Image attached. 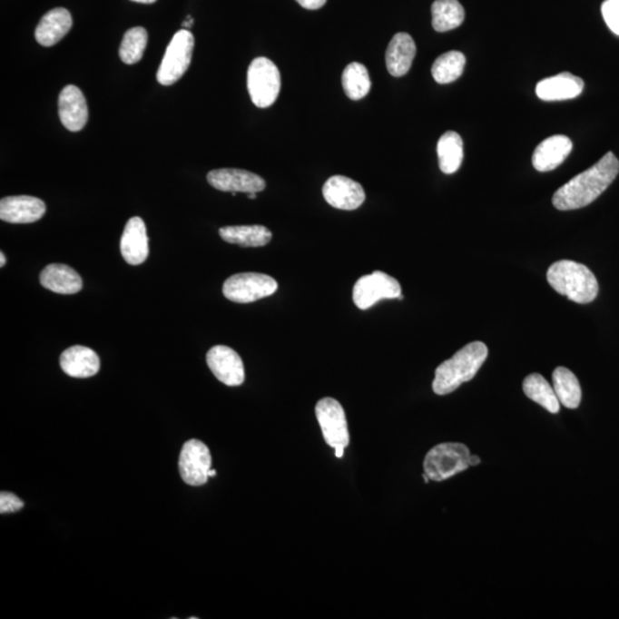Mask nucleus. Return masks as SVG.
I'll use <instances>...</instances> for the list:
<instances>
[{
	"label": "nucleus",
	"instance_id": "obj_8",
	"mask_svg": "<svg viewBox=\"0 0 619 619\" xmlns=\"http://www.w3.org/2000/svg\"><path fill=\"white\" fill-rule=\"evenodd\" d=\"M352 298L357 308L368 310L381 300H403L402 287L389 274L374 271L356 282Z\"/></svg>",
	"mask_w": 619,
	"mask_h": 619
},
{
	"label": "nucleus",
	"instance_id": "obj_30",
	"mask_svg": "<svg viewBox=\"0 0 619 619\" xmlns=\"http://www.w3.org/2000/svg\"><path fill=\"white\" fill-rule=\"evenodd\" d=\"M148 41L147 30L142 27L131 28L125 33L120 47V58L126 64L142 60Z\"/></svg>",
	"mask_w": 619,
	"mask_h": 619
},
{
	"label": "nucleus",
	"instance_id": "obj_33",
	"mask_svg": "<svg viewBox=\"0 0 619 619\" xmlns=\"http://www.w3.org/2000/svg\"><path fill=\"white\" fill-rule=\"evenodd\" d=\"M300 6L307 8V10H319L325 5L327 0H296Z\"/></svg>",
	"mask_w": 619,
	"mask_h": 619
},
{
	"label": "nucleus",
	"instance_id": "obj_4",
	"mask_svg": "<svg viewBox=\"0 0 619 619\" xmlns=\"http://www.w3.org/2000/svg\"><path fill=\"white\" fill-rule=\"evenodd\" d=\"M470 457L472 455L465 444L442 443L427 453L424 470L430 481H446L472 467Z\"/></svg>",
	"mask_w": 619,
	"mask_h": 619
},
{
	"label": "nucleus",
	"instance_id": "obj_25",
	"mask_svg": "<svg viewBox=\"0 0 619 619\" xmlns=\"http://www.w3.org/2000/svg\"><path fill=\"white\" fill-rule=\"evenodd\" d=\"M437 155L439 168L444 173L457 172L464 160V142L459 134L453 131L444 133L437 143Z\"/></svg>",
	"mask_w": 619,
	"mask_h": 619
},
{
	"label": "nucleus",
	"instance_id": "obj_17",
	"mask_svg": "<svg viewBox=\"0 0 619 619\" xmlns=\"http://www.w3.org/2000/svg\"><path fill=\"white\" fill-rule=\"evenodd\" d=\"M584 82L581 77L570 73L545 78L535 87V93L544 102H564L578 97L583 93Z\"/></svg>",
	"mask_w": 619,
	"mask_h": 619
},
{
	"label": "nucleus",
	"instance_id": "obj_19",
	"mask_svg": "<svg viewBox=\"0 0 619 619\" xmlns=\"http://www.w3.org/2000/svg\"><path fill=\"white\" fill-rule=\"evenodd\" d=\"M60 366L69 377L86 378L93 377L100 369V359L93 349L74 346L63 352Z\"/></svg>",
	"mask_w": 619,
	"mask_h": 619
},
{
	"label": "nucleus",
	"instance_id": "obj_28",
	"mask_svg": "<svg viewBox=\"0 0 619 619\" xmlns=\"http://www.w3.org/2000/svg\"><path fill=\"white\" fill-rule=\"evenodd\" d=\"M342 84L344 93L351 100L363 99L372 87L368 69L359 63L347 65L342 75Z\"/></svg>",
	"mask_w": 619,
	"mask_h": 619
},
{
	"label": "nucleus",
	"instance_id": "obj_12",
	"mask_svg": "<svg viewBox=\"0 0 619 619\" xmlns=\"http://www.w3.org/2000/svg\"><path fill=\"white\" fill-rule=\"evenodd\" d=\"M207 180L213 189L230 193H259L267 186L259 174L241 169L212 170Z\"/></svg>",
	"mask_w": 619,
	"mask_h": 619
},
{
	"label": "nucleus",
	"instance_id": "obj_39",
	"mask_svg": "<svg viewBox=\"0 0 619 619\" xmlns=\"http://www.w3.org/2000/svg\"><path fill=\"white\" fill-rule=\"evenodd\" d=\"M216 475H217V472L215 469L211 468V470H209V477H215Z\"/></svg>",
	"mask_w": 619,
	"mask_h": 619
},
{
	"label": "nucleus",
	"instance_id": "obj_36",
	"mask_svg": "<svg viewBox=\"0 0 619 619\" xmlns=\"http://www.w3.org/2000/svg\"><path fill=\"white\" fill-rule=\"evenodd\" d=\"M344 450H346L344 447L335 448V457H339V459H341L344 455Z\"/></svg>",
	"mask_w": 619,
	"mask_h": 619
},
{
	"label": "nucleus",
	"instance_id": "obj_16",
	"mask_svg": "<svg viewBox=\"0 0 619 619\" xmlns=\"http://www.w3.org/2000/svg\"><path fill=\"white\" fill-rule=\"evenodd\" d=\"M121 252L126 263L142 264L150 254L145 221L141 217L130 218L121 239Z\"/></svg>",
	"mask_w": 619,
	"mask_h": 619
},
{
	"label": "nucleus",
	"instance_id": "obj_22",
	"mask_svg": "<svg viewBox=\"0 0 619 619\" xmlns=\"http://www.w3.org/2000/svg\"><path fill=\"white\" fill-rule=\"evenodd\" d=\"M44 289L56 294H76L83 289V280L75 270L65 264H50L41 273Z\"/></svg>",
	"mask_w": 619,
	"mask_h": 619
},
{
	"label": "nucleus",
	"instance_id": "obj_40",
	"mask_svg": "<svg viewBox=\"0 0 619 619\" xmlns=\"http://www.w3.org/2000/svg\"><path fill=\"white\" fill-rule=\"evenodd\" d=\"M422 477H424L425 483H429L430 478L428 477V475H427L426 473H424V475H422Z\"/></svg>",
	"mask_w": 619,
	"mask_h": 619
},
{
	"label": "nucleus",
	"instance_id": "obj_20",
	"mask_svg": "<svg viewBox=\"0 0 619 619\" xmlns=\"http://www.w3.org/2000/svg\"><path fill=\"white\" fill-rule=\"evenodd\" d=\"M416 54L417 46L413 38L407 33L396 34L386 54L388 72L394 77L407 75Z\"/></svg>",
	"mask_w": 619,
	"mask_h": 619
},
{
	"label": "nucleus",
	"instance_id": "obj_37",
	"mask_svg": "<svg viewBox=\"0 0 619 619\" xmlns=\"http://www.w3.org/2000/svg\"><path fill=\"white\" fill-rule=\"evenodd\" d=\"M131 2L141 3V4H154L156 0H131Z\"/></svg>",
	"mask_w": 619,
	"mask_h": 619
},
{
	"label": "nucleus",
	"instance_id": "obj_31",
	"mask_svg": "<svg viewBox=\"0 0 619 619\" xmlns=\"http://www.w3.org/2000/svg\"><path fill=\"white\" fill-rule=\"evenodd\" d=\"M601 11L609 29L619 36V0H605Z\"/></svg>",
	"mask_w": 619,
	"mask_h": 619
},
{
	"label": "nucleus",
	"instance_id": "obj_32",
	"mask_svg": "<svg viewBox=\"0 0 619 619\" xmlns=\"http://www.w3.org/2000/svg\"><path fill=\"white\" fill-rule=\"evenodd\" d=\"M24 501L17 498L15 495L10 492H2L0 495V513H15L24 508Z\"/></svg>",
	"mask_w": 619,
	"mask_h": 619
},
{
	"label": "nucleus",
	"instance_id": "obj_29",
	"mask_svg": "<svg viewBox=\"0 0 619 619\" xmlns=\"http://www.w3.org/2000/svg\"><path fill=\"white\" fill-rule=\"evenodd\" d=\"M465 55L461 52L450 51L436 59L431 74L439 84H448L457 80L464 73Z\"/></svg>",
	"mask_w": 619,
	"mask_h": 619
},
{
	"label": "nucleus",
	"instance_id": "obj_14",
	"mask_svg": "<svg viewBox=\"0 0 619 619\" xmlns=\"http://www.w3.org/2000/svg\"><path fill=\"white\" fill-rule=\"evenodd\" d=\"M46 206L34 196H7L0 201V220L11 224H30L45 215Z\"/></svg>",
	"mask_w": 619,
	"mask_h": 619
},
{
	"label": "nucleus",
	"instance_id": "obj_11",
	"mask_svg": "<svg viewBox=\"0 0 619 619\" xmlns=\"http://www.w3.org/2000/svg\"><path fill=\"white\" fill-rule=\"evenodd\" d=\"M207 364L218 380L226 386L238 387L245 382V366L241 357L230 347H212L207 353Z\"/></svg>",
	"mask_w": 619,
	"mask_h": 619
},
{
	"label": "nucleus",
	"instance_id": "obj_10",
	"mask_svg": "<svg viewBox=\"0 0 619 619\" xmlns=\"http://www.w3.org/2000/svg\"><path fill=\"white\" fill-rule=\"evenodd\" d=\"M211 455L206 444L199 439L187 440L180 456L182 481L192 486H201L208 482L211 469Z\"/></svg>",
	"mask_w": 619,
	"mask_h": 619
},
{
	"label": "nucleus",
	"instance_id": "obj_6",
	"mask_svg": "<svg viewBox=\"0 0 619 619\" xmlns=\"http://www.w3.org/2000/svg\"><path fill=\"white\" fill-rule=\"evenodd\" d=\"M194 36L190 30L182 29L174 34L163 56L158 72L161 85H173L189 69L193 55Z\"/></svg>",
	"mask_w": 619,
	"mask_h": 619
},
{
	"label": "nucleus",
	"instance_id": "obj_5",
	"mask_svg": "<svg viewBox=\"0 0 619 619\" xmlns=\"http://www.w3.org/2000/svg\"><path fill=\"white\" fill-rule=\"evenodd\" d=\"M247 87L256 107L272 106L281 89V75L277 65L268 58L252 60L248 68Z\"/></svg>",
	"mask_w": 619,
	"mask_h": 619
},
{
	"label": "nucleus",
	"instance_id": "obj_3",
	"mask_svg": "<svg viewBox=\"0 0 619 619\" xmlns=\"http://www.w3.org/2000/svg\"><path fill=\"white\" fill-rule=\"evenodd\" d=\"M547 281L557 293L578 304L591 303L599 294L594 274L577 261H556L548 269Z\"/></svg>",
	"mask_w": 619,
	"mask_h": 619
},
{
	"label": "nucleus",
	"instance_id": "obj_9",
	"mask_svg": "<svg viewBox=\"0 0 619 619\" xmlns=\"http://www.w3.org/2000/svg\"><path fill=\"white\" fill-rule=\"evenodd\" d=\"M316 417L325 442L330 447L346 448L350 443L346 412L337 399L322 398L316 405Z\"/></svg>",
	"mask_w": 619,
	"mask_h": 619
},
{
	"label": "nucleus",
	"instance_id": "obj_34",
	"mask_svg": "<svg viewBox=\"0 0 619 619\" xmlns=\"http://www.w3.org/2000/svg\"><path fill=\"white\" fill-rule=\"evenodd\" d=\"M193 22L194 21H193V19H192L191 16H187L186 21L184 22V24H182V27H184L187 30H190L192 25H193Z\"/></svg>",
	"mask_w": 619,
	"mask_h": 619
},
{
	"label": "nucleus",
	"instance_id": "obj_2",
	"mask_svg": "<svg viewBox=\"0 0 619 619\" xmlns=\"http://www.w3.org/2000/svg\"><path fill=\"white\" fill-rule=\"evenodd\" d=\"M487 347L483 342H472L460 349L452 359L436 368L433 390L436 395L451 394L462 383L473 380L487 359Z\"/></svg>",
	"mask_w": 619,
	"mask_h": 619
},
{
	"label": "nucleus",
	"instance_id": "obj_38",
	"mask_svg": "<svg viewBox=\"0 0 619 619\" xmlns=\"http://www.w3.org/2000/svg\"><path fill=\"white\" fill-rule=\"evenodd\" d=\"M0 260H0V267L3 268L4 265H5V263H6V257H5V255H4V252H0Z\"/></svg>",
	"mask_w": 619,
	"mask_h": 619
},
{
	"label": "nucleus",
	"instance_id": "obj_18",
	"mask_svg": "<svg viewBox=\"0 0 619 619\" xmlns=\"http://www.w3.org/2000/svg\"><path fill=\"white\" fill-rule=\"evenodd\" d=\"M573 142L566 136L557 134L540 142L534 152L533 164L540 172H552L568 158Z\"/></svg>",
	"mask_w": 619,
	"mask_h": 619
},
{
	"label": "nucleus",
	"instance_id": "obj_1",
	"mask_svg": "<svg viewBox=\"0 0 619 619\" xmlns=\"http://www.w3.org/2000/svg\"><path fill=\"white\" fill-rule=\"evenodd\" d=\"M618 172L619 161L609 152L598 163L560 187L553 196V206L562 211L588 206L613 184Z\"/></svg>",
	"mask_w": 619,
	"mask_h": 619
},
{
	"label": "nucleus",
	"instance_id": "obj_7",
	"mask_svg": "<svg viewBox=\"0 0 619 619\" xmlns=\"http://www.w3.org/2000/svg\"><path fill=\"white\" fill-rule=\"evenodd\" d=\"M276 279L263 273L234 274L224 282L223 294L235 303H251L276 293Z\"/></svg>",
	"mask_w": 619,
	"mask_h": 619
},
{
	"label": "nucleus",
	"instance_id": "obj_27",
	"mask_svg": "<svg viewBox=\"0 0 619 619\" xmlns=\"http://www.w3.org/2000/svg\"><path fill=\"white\" fill-rule=\"evenodd\" d=\"M433 27L436 32L446 33L460 27L465 20V10L457 0H436L431 6Z\"/></svg>",
	"mask_w": 619,
	"mask_h": 619
},
{
	"label": "nucleus",
	"instance_id": "obj_35",
	"mask_svg": "<svg viewBox=\"0 0 619 619\" xmlns=\"http://www.w3.org/2000/svg\"><path fill=\"white\" fill-rule=\"evenodd\" d=\"M479 464H481V459H479V457L477 456L470 457V466H477Z\"/></svg>",
	"mask_w": 619,
	"mask_h": 619
},
{
	"label": "nucleus",
	"instance_id": "obj_21",
	"mask_svg": "<svg viewBox=\"0 0 619 619\" xmlns=\"http://www.w3.org/2000/svg\"><path fill=\"white\" fill-rule=\"evenodd\" d=\"M73 27V17L65 8L47 12L39 22L34 37L41 45L50 47L58 44Z\"/></svg>",
	"mask_w": 619,
	"mask_h": 619
},
{
	"label": "nucleus",
	"instance_id": "obj_26",
	"mask_svg": "<svg viewBox=\"0 0 619 619\" xmlns=\"http://www.w3.org/2000/svg\"><path fill=\"white\" fill-rule=\"evenodd\" d=\"M555 388L560 404L566 408H577L582 402V388L576 375L565 368H557L553 373Z\"/></svg>",
	"mask_w": 619,
	"mask_h": 619
},
{
	"label": "nucleus",
	"instance_id": "obj_24",
	"mask_svg": "<svg viewBox=\"0 0 619 619\" xmlns=\"http://www.w3.org/2000/svg\"><path fill=\"white\" fill-rule=\"evenodd\" d=\"M523 391L527 398L534 400L549 413L560 412V400L557 398L555 388L549 386L543 375L537 373L527 375L523 382Z\"/></svg>",
	"mask_w": 619,
	"mask_h": 619
},
{
	"label": "nucleus",
	"instance_id": "obj_15",
	"mask_svg": "<svg viewBox=\"0 0 619 619\" xmlns=\"http://www.w3.org/2000/svg\"><path fill=\"white\" fill-rule=\"evenodd\" d=\"M59 116L65 129L78 133L89 120V108L82 91L75 85L64 87L59 95Z\"/></svg>",
	"mask_w": 619,
	"mask_h": 619
},
{
	"label": "nucleus",
	"instance_id": "obj_13",
	"mask_svg": "<svg viewBox=\"0 0 619 619\" xmlns=\"http://www.w3.org/2000/svg\"><path fill=\"white\" fill-rule=\"evenodd\" d=\"M327 203L339 211H356L365 202L363 186L350 178L333 176L322 187Z\"/></svg>",
	"mask_w": 619,
	"mask_h": 619
},
{
	"label": "nucleus",
	"instance_id": "obj_41",
	"mask_svg": "<svg viewBox=\"0 0 619 619\" xmlns=\"http://www.w3.org/2000/svg\"><path fill=\"white\" fill-rule=\"evenodd\" d=\"M248 198H250V199H256V193H250V194H248Z\"/></svg>",
	"mask_w": 619,
	"mask_h": 619
},
{
	"label": "nucleus",
	"instance_id": "obj_23",
	"mask_svg": "<svg viewBox=\"0 0 619 619\" xmlns=\"http://www.w3.org/2000/svg\"><path fill=\"white\" fill-rule=\"evenodd\" d=\"M224 241L241 247H263L272 240V232L261 225L225 226L220 230Z\"/></svg>",
	"mask_w": 619,
	"mask_h": 619
}]
</instances>
